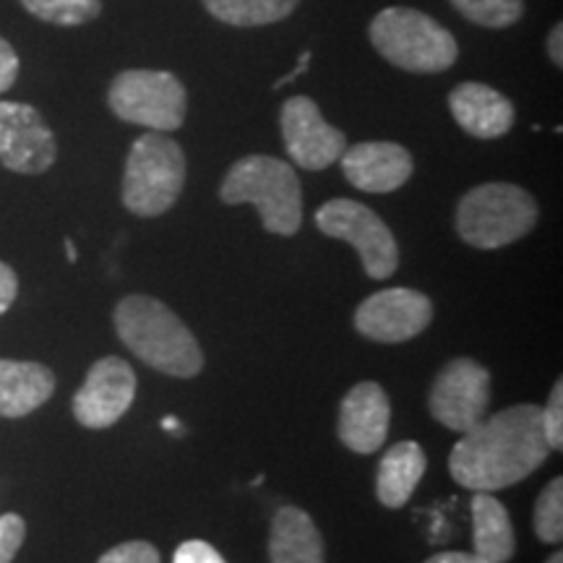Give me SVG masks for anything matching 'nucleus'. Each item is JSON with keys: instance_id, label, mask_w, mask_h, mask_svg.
Wrapping results in <instances>:
<instances>
[{"instance_id": "nucleus-1", "label": "nucleus", "mask_w": 563, "mask_h": 563, "mask_svg": "<svg viewBox=\"0 0 563 563\" xmlns=\"http://www.w3.org/2000/svg\"><path fill=\"white\" fill-rule=\"evenodd\" d=\"M551 454L538 405H517L483 418L449 454V473L462 488L496 493L522 483Z\"/></svg>"}, {"instance_id": "nucleus-2", "label": "nucleus", "mask_w": 563, "mask_h": 563, "mask_svg": "<svg viewBox=\"0 0 563 563\" xmlns=\"http://www.w3.org/2000/svg\"><path fill=\"white\" fill-rule=\"evenodd\" d=\"M112 323L125 347L150 368L173 378H194L203 371L199 340L162 300L129 295L118 302Z\"/></svg>"}, {"instance_id": "nucleus-3", "label": "nucleus", "mask_w": 563, "mask_h": 563, "mask_svg": "<svg viewBox=\"0 0 563 563\" xmlns=\"http://www.w3.org/2000/svg\"><path fill=\"white\" fill-rule=\"evenodd\" d=\"M220 199L230 207L253 203L264 230L292 238L302 224V188L298 173L287 162L269 154H249L224 175Z\"/></svg>"}, {"instance_id": "nucleus-4", "label": "nucleus", "mask_w": 563, "mask_h": 563, "mask_svg": "<svg viewBox=\"0 0 563 563\" xmlns=\"http://www.w3.org/2000/svg\"><path fill=\"white\" fill-rule=\"evenodd\" d=\"M371 42L391 66L410 74H441L460 58L454 34L428 13L391 5L371 21Z\"/></svg>"}, {"instance_id": "nucleus-5", "label": "nucleus", "mask_w": 563, "mask_h": 563, "mask_svg": "<svg viewBox=\"0 0 563 563\" xmlns=\"http://www.w3.org/2000/svg\"><path fill=\"white\" fill-rule=\"evenodd\" d=\"M538 201L514 183H485L462 196L456 232L467 245L496 251L530 235L538 224Z\"/></svg>"}, {"instance_id": "nucleus-6", "label": "nucleus", "mask_w": 563, "mask_h": 563, "mask_svg": "<svg viewBox=\"0 0 563 563\" xmlns=\"http://www.w3.org/2000/svg\"><path fill=\"white\" fill-rule=\"evenodd\" d=\"M186 186V154L178 141L150 131L131 144L123 173V203L136 217H159Z\"/></svg>"}, {"instance_id": "nucleus-7", "label": "nucleus", "mask_w": 563, "mask_h": 563, "mask_svg": "<svg viewBox=\"0 0 563 563\" xmlns=\"http://www.w3.org/2000/svg\"><path fill=\"white\" fill-rule=\"evenodd\" d=\"M108 104L121 121L165 133L186 123L188 95L170 70L131 68L112 79Z\"/></svg>"}, {"instance_id": "nucleus-8", "label": "nucleus", "mask_w": 563, "mask_h": 563, "mask_svg": "<svg viewBox=\"0 0 563 563\" xmlns=\"http://www.w3.org/2000/svg\"><path fill=\"white\" fill-rule=\"evenodd\" d=\"M316 228L323 235L350 243L371 279H386L399 266V245L376 211L352 199H332L316 211Z\"/></svg>"}, {"instance_id": "nucleus-9", "label": "nucleus", "mask_w": 563, "mask_h": 563, "mask_svg": "<svg viewBox=\"0 0 563 563\" xmlns=\"http://www.w3.org/2000/svg\"><path fill=\"white\" fill-rule=\"evenodd\" d=\"M490 405V373L473 357H454L435 376L428 407L435 422L467 433L485 418Z\"/></svg>"}, {"instance_id": "nucleus-10", "label": "nucleus", "mask_w": 563, "mask_h": 563, "mask_svg": "<svg viewBox=\"0 0 563 563\" xmlns=\"http://www.w3.org/2000/svg\"><path fill=\"white\" fill-rule=\"evenodd\" d=\"M433 321V302L410 287L373 292L355 311V329L365 340L399 344L426 332Z\"/></svg>"}, {"instance_id": "nucleus-11", "label": "nucleus", "mask_w": 563, "mask_h": 563, "mask_svg": "<svg viewBox=\"0 0 563 563\" xmlns=\"http://www.w3.org/2000/svg\"><path fill=\"white\" fill-rule=\"evenodd\" d=\"M282 139L292 162L302 170H327L347 150V136L323 121L319 104L311 97H290L279 112Z\"/></svg>"}, {"instance_id": "nucleus-12", "label": "nucleus", "mask_w": 563, "mask_h": 563, "mask_svg": "<svg viewBox=\"0 0 563 563\" xmlns=\"http://www.w3.org/2000/svg\"><path fill=\"white\" fill-rule=\"evenodd\" d=\"M58 159V144L37 108L0 102V165L19 175H42Z\"/></svg>"}, {"instance_id": "nucleus-13", "label": "nucleus", "mask_w": 563, "mask_h": 563, "mask_svg": "<svg viewBox=\"0 0 563 563\" xmlns=\"http://www.w3.org/2000/svg\"><path fill=\"white\" fill-rule=\"evenodd\" d=\"M136 399V373L121 357L110 355L91 365L81 389L74 394V418L84 428L102 431L115 426Z\"/></svg>"}, {"instance_id": "nucleus-14", "label": "nucleus", "mask_w": 563, "mask_h": 563, "mask_svg": "<svg viewBox=\"0 0 563 563\" xmlns=\"http://www.w3.org/2000/svg\"><path fill=\"white\" fill-rule=\"evenodd\" d=\"M342 173L357 191L391 194L412 178V154L394 141H363L342 152Z\"/></svg>"}, {"instance_id": "nucleus-15", "label": "nucleus", "mask_w": 563, "mask_h": 563, "mask_svg": "<svg viewBox=\"0 0 563 563\" xmlns=\"http://www.w3.org/2000/svg\"><path fill=\"white\" fill-rule=\"evenodd\" d=\"M389 420L391 405L386 391L376 382H363L352 386L342 399L336 433L350 452L373 454L386 443Z\"/></svg>"}, {"instance_id": "nucleus-16", "label": "nucleus", "mask_w": 563, "mask_h": 563, "mask_svg": "<svg viewBox=\"0 0 563 563\" xmlns=\"http://www.w3.org/2000/svg\"><path fill=\"white\" fill-rule=\"evenodd\" d=\"M449 110L460 129L475 139L506 136L517 121L511 100L481 81H464L454 87L449 95Z\"/></svg>"}, {"instance_id": "nucleus-17", "label": "nucleus", "mask_w": 563, "mask_h": 563, "mask_svg": "<svg viewBox=\"0 0 563 563\" xmlns=\"http://www.w3.org/2000/svg\"><path fill=\"white\" fill-rule=\"evenodd\" d=\"M55 391L47 365L32 361H0V418H24L40 410Z\"/></svg>"}, {"instance_id": "nucleus-18", "label": "nucleus", "mask_w": 563, "mask_h": 563, "mask_svg": "<svg viewBox=\"0 0 563 563\" xmlns=\"http://www.w3.org/2000/svg\"><path fill=\"white\" fill-rule=\"evenodd\" d=\"M269 563H327L323 538L311 514L282 506L269 530Z\"/></svg>"}, {"instance_id": "nucleus-19", "label": "nucleus", "mask_w": 563, "mask_h": 563, "mask_svg": "<svg viewBox=\"0 0 563 563\" xmlns=\"http://www.w3.org/2000/svg\"><path fill=\"white\" fill-rule=\"evenodd\" d=\"M428 460L418 441H399L384 454L376 475V496L386 509H402L426 475Z\"/></svg>"}, {"instance_id": "nucleus-20", "label": "nucleus", "mask_w": 563, "mask_h": 563, "mask_svg": "<svg viewBox=\"0 0 563 563\" xmlns=\"http://www.w3.org/2000/svg\"><path fill=\"white\" fill-rule=\"evenodd\" d=\"M473 527H475V553L488 563H506L514 559L517 538L506 506L493 493L475 490L473 496Z\"/></svg>"}, {"instance_id": "nucleus-21", "label": "nucleus", "mask_w": 563, "mask_h": 563, "mask_svg": "<svg viewBox=\"0 0 563 563\" xmlns=\"http://www.w3.org/2000/svg\"><path fill=\"white\" fill-rule=\"evenodd\" d=\"M300 0H203L217 21L230 26L277 24L298 9Z\"/></svg>"}, {"instance_id": "nucleus-22", "label": "nucleus", "mask_w": 563, "mask_h": 563, "mask_svg": "<svg viewBox=\"0 0 563 563\" xmlns=\"http://www.w3.org/2000/svg\"><path fill=\"white\" fill-rule=\"evenodd\" d=\"M21 5L34 19L55 26H81L102 11V0H21Z\"/></svg>"}, {"instance_id": "nucleus-23", "label": "nucleus", "mask_w": 563, "mask_h": 563, "mask_svg": "<svg viewBox=\"0 0 563 563\" xmlns=\"http://www.w3.org/2000/svg\"><path fill=\"white\" fill-rule=\"evenodd\" d=\"M464 19L485 30H506L525 16V0H449Z\"/></svg>"}, {"instance_id": "nucleus-24", "label": "nucleus", "mask_w": 563, "mask_h": 563, "mask_svg": "<svg viewBox=\"0 0 563 563\" xmlns=\"http://www.w3.org/2000/svg\"><path fill=\"white\" fill-rule=\"evenodd\" d=\"M532 525L543 543L559 545L563 540V481L561 477H553V483H548L543 493L538 496Z\"/></svg>"}, {"instance_id": "nucleus-25", "label": "nucleus", "mask_w": 563, "mask_h": 563, "mask_svg": "<svg viewBox=\"0 0 563 563\" xmlns=\"http://www.w3.org/2000/svg\"><path fill=\"white\" fill-rule=\"evenodd\" d=\"M543 410V431L545 441L553 452H561L563 449V384L555 382L551 397H548V405L540 407Z\"/></svg>"}, {"instance_id": "nucleus-26", "label": "nucleus", "mask_w": 563, "mask_h": 563, "mask_svg": "<svg viewBox=\"0 0 563 563\" xmlns=\"http://www.w3.org/2000/svg\"><path fill=\"white\" fill-rule=\"evenodd\" d=\"M26 538V522L19 514H3L0 517V563L16 559L21 543Z\"/></svg>"}, {"instance_id": "nucleus-27", "label": "nucleus", "mask_w": 563, "mask_h": 563, "mask_svg": "<svg viewBox=\"0 0 563 563\" xmlns=\"http://www.w3.org/2000/svg\"><path fill=\"white\" fill-rule=\"evenodd\" d=\"M97 563H159V553L146 540H131V543L110 548Z\"/></svg>"}, {"instance_id": "nucleus-28", "label": "nucleus", "mask_w": 563, "mask_h": 563, "mask_svg": "<svg viewBox=\"0 0 563 563\" xmlns=\"http://www.w3.org/2000/svg\"><path fill=\"white\" fill-rule=\"evenodd\" d=\"M173 563H228L217 548L203 540H186L173 555Z\"/></svg>"}, {"instance_id": "nucleus-29", "label": "nucleus", "mask_w": 563, "mask_h": 563, "mask_svg": "<svg viewBox=\"0 0 563 563\" xmlns=\"http://www.w3.org/2000/svg\"><path fill=\"white\" fill-rule=\"evenodd\" d=\"M19 76V55L11 47V42L0 37V95L9 91L16 84Z\"/></svg>"}, {"instance_id": "nucleus-30", "label": "nucleus", "mask_w": 563, "mask_h": 563, "mask_svg": "<svg viewBox=\"0 0 563 563\" xmlns=\"http://www.w3.org/2000/svg\"><path fill=\"white\" fill-rule=\"evenodd\" d=\"M19 295V277L9 264L0 262V316H3L13 306Z\"/></svg>"}, {"instance_id": "nucleus-31", "label": "nucleus", "mask_w": 563, "mask_h": 563, "mask_svg": "<svg viewBox=\"0 0 563 563\" xmlns=\"http://www.w3.org/2000/svg\"><path fill=\"white\" fill-rule=\"evenodd\" d=\"M426 563H488L483 561L477 553H462V551H446V553H435L428 559Z\"/></svg>"}, {"instance_id": "nucleus-32", "label": "nucleus", "mask_w": 563, "mask_h": 563, "mask_svg": "<svg viewBox=\"0 0 563 563\" xmlns=\"http://www.w3.org/2000/svg\"><path fill=\"white\" fill-rule=\"evenodd\" d=\"M561 42H563V24H555L551 37H548V55H551V60L555 66H563V51H561Z\"/></svg>"}, {"instance_id": "nucleus-33", "label": "nucleus", "mask_w": 563, "mask_h": 563, "mask_svg": "<svg viewBox=\"0 0 563 563\" xmlns=\"http://www.w3.org/2000/svg\"><path fill=\"white\" fill-rule=\"evenodd\" d=\"M311 58H313V55H311V53H302V55H300V60H298V66H295V70H292V74L282 76V79H279L277 84H274V89H282V87H285V84H290V81H295V79H298V76H302V74H306V70H308V66H311Z\"/></svg>"}, {"instance_id": "nucleus-34", "label": "nucleus", "mask_w": 563, "mask_h": 563, "mask_svg": "<svg viewBox=\"0 0 563 563\" xmlns=\"http://www.w3.org/2000/svg\"><path fill=\"white\" fill-rule=\"evenodd\" d=\"M66 253H68V262L74 264L76 262V245L70 243V241H66Z\"/></svg>"}, {"instance_id": "nucleus-35", "label": "nucleus", "mask_w": 563, "mask_h": 563, "mask_svg": "<svg viewBox=\"0 0 563 563\" xmlns=\"http://www.w3.org/2000/svg\"><path fill=\"white\" fill-rule=\"evenodd\" d=\"M545 563H563V553H553L551 559H548Z\"/></svg>"}, {"instance_id": "nucleus-36", "label": "nucleus", "mask_w": 563, "mask_h": 563, "mask_svg": "<svg viewBox=\"0 0 563 563\" xmlns=\"http://www.w3.org/2000/svg\"><path fill=\"white\" fill-rule=\"evenodd\" d=\"M165 428H167V431H173V428H175V420H173V418H165Z\"/></svg>"}]
</instances>
